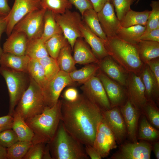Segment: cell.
Returning a JSON list of instances; mask_svg holds the SVG:
<instances>
[{
  "label": "cell",
  "instance_id": "cell-29",
  "mask_svg": "<svg viewBox=\"0 0 159 159\" xmlns=\"http://www.w3.org/2000/svg\"><path fill=\"white\" fill-rule=\"evenodd\" d=\"M25 55L37 59L49 55L45 42L41 38L28 39Z\"/></svg>",
  "mask_w": 159,
  "mask_h": 159
},
{
  "label": "cell",
  "instance_id": "cell-5",
  "mask_svg": "<svg viewBox=\"0 0 159 159\" xmlns=\"http://www.w3.org/2000/svg\"><path fill=\"white\" fill-rule=\"evenodd\" d=\"M46 107L41 88L30 77L29 85L14 110L26 121L42 113Z\"/></svg>",
  "mask_w": 159,
  "mask_h": 159
},
{
  "label": "cell",
  "instance_id": "cell-33",
  "mask_svg": "<svg viewBox=\"0 0 159 159\" xmlns=\"http://www.w3.org/2000/svg\"><path fill=\"white\" fill-rule=\"evenodd\" d=\"M27 73L42 89L48 81L43 68L38 59H31L28 66Z\"/></svg>",
  "mask_w": 159,
  "mask_h": 159
},
{
  "label": "cell",
  "instance_id": "cell-55",
  "mask_svg": "<svg viewBox=\"0 0 159 159\" xmlns=\"http://www.w3.org/2000/svg\"><path fill=\"white\" fill-rule=\"evenodd\" d=\"M42 159H52L48 143H47L46 145Z\"/></svg>",
  "mask_w": 159,
  "mask_h": 159
},
{
  "label": "cell",
  "instance_id": "cell-10",
  "mask_svg": "<svg viewBox=\"0 0 159 159\" xmlns=\"http://www.w3.org/2000/svg\"><path fill=\"white\" fill-rule=\"evenodd\" d=\"M40 0H14L13 6L5 18L8 36L16 24L29 13L42 8Z\"/></svg>",
  "mask_w": 159,
  "mask_h": 159
},
{
  "label": "cell",
  "instance_id": "cell-1",
  "mask_svg": "<svg viewBox=\"0 0 159 159\" xmlns=\"http://www.w3.org/2000/svg\"><path fill=\"white\" fill-rule=\"evenodd\" d=\"M62 100L61 121L66 130L83 145L93 146L101 110L83 94L73 102Z\"/></svg>",
  "mask_w": 159,
  "mask_h": 159
},
{
  "label": "cell",
  "instance_id": "cell-46",
  "mask_svg": "<svg viewBox=\"0 0 159 159\" xmlns=\"http://www.w3.org/2000/svg\"><path fill=\"white\" fill-rule=\"evenodd\" d=\"M69 1L72 5H74L78 10L81 16L86 10L93 8L91 2L89 0H69Z\"/></svg>",
  "mask_w": 159,
  "mask_h": 159
},
{
  "label": "cell",
  "instance_id": "cell-40",
  "mask_svg": "<svg viewBox=\"0 0 159 159\" xmlns=\"http://www.w3.org/2000/svg\"><path fill=\"white\" fill-rule=\"evenodd\" d=\"M93 146L96 149L102 158L107 157L111 150L107 137L97 128Z\"/></svg>",
  "mask_w": 159,
  "mask_h": 159
},
{
  "label": "cell",
  "instance_id": "cell-25",
  "mask_svg": "<svg viewBox=\"0 0 159 159\" xmlns=\"http://www.w3.org/2000/svg\"><path fill=\"white\" fill-rule=\"evenodd\" d=\"M12 129L17 135L19 141L31 142L34 133L25 120L16 112L14 111Z\"/></svg>",
  "mask_w": 159,
  "mask_h": 159
},
{
  "label": "cell",
  "instance_id": "cell-56",
  "mask_svg": "<svg viewBox=\"0 0 159 159\" xmlns=\"http://www.w3.org/2000/svg\"><path fill=\"white\" fill-rule=\"evenodd\" d=\"M153 150L156 158L159 159V142H155L153 146Z\"/></svg>",
  "mask_w": 159,
  "mask_h": 159
},
{
  "label": "cell",
  "instance_id": "cell-2",
  "mask_svg": "<svg viewBox=\"0 0 159 159\" xmlns=\"http://www.w3.org/2000/svg\"><path fill=\"white\" fill-rule=\"evenodd\" d=\"M62 100L51 107H46L41 113L25 121L34 135L32 144L48 143L53 138L61 120Z\"/></svg>",
  "mask_w": 159,
  "mask_h": 159
},
{
  "label": "cell",
  "instance_id": "cell-8",
  "mask_svg": "<svg viewBox=\"0 0 159 159\" xmlns=\"http://www.w3.org/2000/svg\"><path fill=\"white\" fill-rule=\"evenodd\" d=\"M46 10L42 8L27 14L16 24L13 30L24 33L28 39L41 38Z\"/></svg>",
  "mask_w": 159,
  "mask_h": 159
},
{
  "label": "cell",
  "instance_id": "cell-18",
  "mask_svg": "<svg viewBox=\"0 0 159 159\" xmlns=\"http://www.w3.org/2000/svg\"><path fill=\"white\" fill-rule=\"evenodd\" d=\"M97 64L101 71L125 87L128 72L110 56L108 55L99 60Z\"/></svg>",
  "mask_w": 159,
  "mask_h": 159
},
{
  "label": "cell",
  "instance_id": "cell-21",
  "mask_svg": "<svg viewBox=\"0 0 159 159\" xmlns=\"http://www.w3.org/2000/svg\"><path fill=\"white\" fill-rule=\"evenodd\" d=\"M72 50L73 58L76 64H97L99 60L95 57L90 47L82 37L76 40Z\"/></svg>",
  "mask_w": 159,
  "mask_h": 159
},
{
  "label": "cell",
  "instance_id": "cell-38",
  "mask_svg": "<svg viewBox=\"0 0 159 159\" xmlns=\"http://www.w3.org/2000/svg\"><path fill=\"white\" fill-rule=\"evenodd\" d=\"M141 112L152 125L159 129V110L155 102L148 100L142 108Z\"/></svg>",
  "mask_w": 159,
  "mask_h": 159
},
{
  "label": "cell",
  "instance_id": "cell-58",
  "mask_svg": "<svg viewBox=\"0 0 159 159\" xmlns=\"http://www.w3.org/2000/svg\"><path fill=\"white\" fill-rule=\"evenodd\" d=\"M141 0H137L135 3V4L137 5Z\"/></svg>",
  "mask_w": 159,
  "mask_h": 159
},
{
  "label": "cell",
  "instance_id": "cell-6",
  "mask_svg": "<svg viewBox=\"0 0 159 159\" xmlns=\"http://www.w3.org/2000/svg\"><path fill=\"white\" fill-rule=\"evenodd\" d=\"M0 74L6 82L9 97L8 115H12L23 95L28 88L30 77L27 72L0 67Z\"/></svg>",
  "mask_w": 159,
  "mask_h": 159
},
{
  "label": "cell",
  "instance_id": "cell-14",
  "mask_svg": "<svg viewBox=\"0 0 159 159\" xmlns=\"http://www.w3.org/2000/svg\"><path fill=\"white\" fill-rule=\"evenodd\" d=\"M103 118L113 133L116 143L120 144L127 135L126 125L119 107L101 110Z\"/></svg>",
  "mask_w": 159,
  "mask_h": 159
},
{
  "label": "cell",
  "instance_id": "cell-30",
  "mask_svg": "<svg viewBox=\"0 0 159 159\" xmlns=\"http://www.w3.org/2000/svg\"><path fill=\"white\" fill-rule=\"evenodd\" d=\"M69 44L61 50L57 60L60 70L69 73L76 69Z\"/></svg>",
  "mask_w": 159,
  "mask_h": 159
},
{
  "label": "cell",
  "instance_id": "cell-22",
  "mask_svg": "<svg viewBox=\"0 0 159 159\" xmlns=\"http://www.w3.org/2000/svg\"><path fill=\"white\" fill-rule=\"evenodd\" d=\"M139 75L145 87V95L147 100L153 101L158 104L159 86L156 83L147 64H144Z\"/></svg>",
  "mask_w": 159,
  "mask_h": 159
},
{
  "label": "cell",
  "instance_id": "cell-35",
  "mask_svg": "<svg viewBox=\"0 0 159 159\" xmlns=\"http://www.w3.org/2000/svg\"><path fill=\"white\" fill-rule=\"evenodd\" d=\"M159 137V130L153 127L143 115L140 121L138 138L143 140L156 141Z\"/></svg>",
  "mask_w": 159,
  "mask_h": 159
},
{
  "label": "cell",
  "instance_id": "cell-52",
  "mask_svg": "<svg viewBox=\"0 0 159 159\" xmlns=\"http://www.w3.org/2000/svg\"><path fill=\"white\" fill-rule=\"evenodd\" d=\"M8 0H0V16H6L11 8L8 3Z\"/></svg>",
  "mask_w": 159,
  "mask_h": 159
},
{
  "label": "cell",
  "instance_id": "cell-19",
  "mask_svg": "<svg viewBox=\"0 0 159 159\" xmlns=\"http://www.w3.org/2000/svg\"><path fill=\"white\" fill-rule=\"evenodd\" d=\"M28 39L24 33L13 30L3 44V52L19 56L25 55Z\"/></svg>",
  "mask_w": 159,
  "mask_h": 159
},
{
  "label": "cell",
  "instance_id": "cell-12",
  "mask_svg": "<svg viewBox=\"0 0 159 159\" xmlns=\"http://www.w3.org/2000/svg\"><path fill=\"white\" fill-rule=\"evenodd\" d=\"M152 146L143 141L122 144L117 151L110 157L112 159H150Z\"/></svg>",
  "mask_w": 159,
  "mask_h": 159
},
{
  "label": "cell",
  "instance_id": "cell-9",
  "mask_svg": "<svg viewBox=\"0 0 159 159\" xmlns=\"http://www.w3.org/2000/svg\"><path fill=\"white\" fill-rule=\"evenodd\" d=\"M74 82L69 73L61 70L54 78L48 81L42 89L46 107H51L55 105L64 88L73 85Z\"/></svg>",
  "mask_w": 159,
  "mask_h": 159
},
{
  "label": "cell",
  "instance_id": "cell-57",
  "mask_svg": "<svg viewBox=\"0 0 159 159\" xmlns=\"http://www.w3.org/2000/svg\"><path fill=\"white\" fill-rule=\"evenodd\" d=\"M6 153V148L0 145V159H7Z\"/></svg>",
  "mask_w": 159,
  "mask_h": 159
},
{
  "label": "cell",
  "instance_id": "cell-11",
  "mask_svg": "<svg viewBox=\"0 0 159 159\" xmlns=\"http://www.w3.org/2000/svg\"><path fill=\"white\" fill-rule=\"evenodd\" d=\"M81 89L82 94L101 110H107L111 108L103 85L96 75L83 84Z\"/></svg>",
  "mask_w": 159,
  "mask_h": 159
},
{
  "label": "cell",
  "instance_id": "cell-26",
  "mask_svg": "<svg viewBox=\"0 0 159 159\" xmlns=\"http://www.w3.org/2000/svg\"><path fill=\"white\" fill-rule=\"evenodd\" d=\"M82 16L83 22L93 32L102 40H107L100 24L97 13L93 8L85 10Z\"/></svg>",
  "mask_w": 159,
  "mask_h": 159
},
{
  "label": "cell",
  "instance_id": "cell-54",
  "mask_svg": "<svg viewBox=\"0 0 159 159\" xmlns=\"http://www.w3.org/2000/svg\"><path fill=\"white\" fill-rule=\"evenodd\" d=\"M6 16H0V42L1 36L2 33L5 32L6 26L7 22ZM3 53L2 49L1 48L0 43V57Z\"/></svg>",
  "mask_w": 159,
  "mask_h": 159
},
{
  "label": "cell",
  "instance_id": "cell-51",
  "mask_svg": "<svg viewBox=\"0 0 159 159\" xmlns=\"http://www.w3.org/2000/svg\"><path fill=\"white\" fill-rule=\"evenodd\" d=\"M85 151L88 156L91 159H101L102 158L96 149L90 145H85Z\"/></svg>",
  "mask_w": 159,
  "mask_h": 159
},
{
  "label": "cell",
  "instance_id": "cell-47",
  "mask_svg": "<svg viewBox=\"0 0 159 159\" xmlns=\"http://www.w3.org/2000/svg\"><path fill=\"white\" fill-rule=\"evenodd\" d=\"M146 64L149 67L156 83L159 86V57L150 60Z\"/></svg>",
  "mask_w": 159,
  "mask_h": 159
},
{
  "label": "cell",
  "instance_id": "cell-24",
  "mask_svg": "<svg viewBox=\"0 0 159 159\" xmlns=\"http://www.w3.org/2000/svg\"><path fill=\"white\" fill-rule=\"evenodd\" d=\"M136 45L139 57L143 64L159 57V42L139 40Z\"/></svg>",
  "mask_w": 159,
  "mask_h": 159
},
{
  "label": "cell",
  "instance_id": "cell-44",
  "mask_svg": "<svg viewBox=\"0 0 159 159\" xmlns=\"http://www.w3.org/2000/svg\"><path fill=\"white\" fill-rule=\"evenodd\" d=\"M46 144L39 143L32 144L23 159H42Z\"/></svg>",
  "mask_w": 159,
  "mask_h": 159
},
{
  "label": "cell",
  "instance_id": "cell-4",
  "mask_svg": "<svg viewBox=\"0 0 159 159\" xmlns=\"http://www.w3.org/2000/svg\"><path fill=\"white\" fill-rule=\"evenodd\" d=\"M52 159H88L82 144L71 135L61 121L48 143Z\"/></svg>",
  "mask_w": 159,
  "mask_h": 159
},
{
  "label": "cell",
  "instance_id": "cell-17",
  "mask_svg": "<svg viewBox=\"0 0 159 159\" xmlns=\"http://www.w3.org/2000/svg\"><path fill=\"white\" fill-rule=\"evenodd\" d=\"M127 129V135L132 142H137V131L141 111L137 109L128 99L119 107Z\"/></svg>",
  "mask_w": 159,
  "mask_h": 159
},
{
  "label": "cell",
  "instance_id": "cell-42",
  "mask_svg": "<svg viewBox=\"0 0 159 159\" xmlns=\"http://www.w3.org/2000/svg\"><path fill=\"white\" fill-rule=\"evenodd\" d=\"M137 0H112L116 16L121 21L126 13L131 9V6Z\"/></svg>",
  "mask_w": 159,
  "mask_h": 159
},
{
  "label": "cell",
  "instance_id": "cell-45",
  "mask_svg": "<svg viewBox=\"0 0 159 159\" xmlns=\"http://www.w3.org/2000/svg\"><path fill=\"white\" fill-rule=\"evenodd\" d=\"M97 129L102 132L108 139L111 150L117 147L115 135L103 118L98 123Z\"/></svg>",
  "mask_w": 159,
  "mask_h": 159
},
{
  "label": "cell",
  "instance_id": "cell-49",
  "mask_svg": "<svg viewBox=\"0 0 159 159\" xmlns=\"http://www.w3.org/2000/svg\"><path fill=\"white\" fill-rule=\"evenodd\" d=\"M13 118L12 115L0 117V132L8 129H12Z\"/></svg>",
  "mask_w": 159,
  "mask_h": 159
},
{
  "label": "cell",
  "instance_id": "cell-27",
  "mask_svg": "<svg viewBox=\"0 0 159 159\" xmlns=\"http://www.w3.org/2000/svg\"><path fill=\"white\" fill-rule=\"evenodd\" d=\"M150 11L148 10L136 11L131 9L120 21L121 27H127L138 25L145 26Z\"/></svg>",
  "mask_w": 159,
  "mask_h": 159
},
{
  "label": "cell",
  "instance_id": "cell-15",
  "mask_svg": "<svg viewBox=\"0 0 159 159\" xmlns=\"http://www.w3.org/2000/svg\"><path fill=\"white\" fill-rule=\"evenodd\" d=\"M97 13L101 27L107 37L117 36L121 27V21L115 14L112 3L107 2Z\"/></svg>",
  "mask_w": 159,
  "mask_h": 159
},
{
  "label": "cell",
  "instance_id": "cell-3",
  "mask_svg": "<svg viewBox=\"0 0 159 159\" xmlns=\"http://www.w3.org/2000/svg\"><path fill=\"white\" fill-rule=\"evenodd\" d=\"M107 38L104 44L108 55L128 72L139 75L144 64L139 57L136 44L117 36Z\"/></svg>",
  "mask_w": 159,
  "mask_h": 159
},
{
  "label": "cell",
  "instance_id": "cell-53",
  "mask_svg": "<svg viewBox=\"0 0 159 159\" xmlns=\"http://www.w3.org/2000/svg\"><path fill=\"white\" fill-rule=\"evenodd\" d=\"M91 2L94 9L98 12L108 1L112 2V0H89Z\"/></svg>",
  "mask_w": 159,
  "mask_h": 159
},
{
  "label": "cell",
  "instance_id": "cell-34",
  "mask_svg": "<svg viewBox=\"0 0 159 159\" xmlns=\"http://www.w3.org/2000/svg\"><path fill=\"white\" fill-rule=\"evenodd\" d=\"M69 44L63 34L55 35L45 42L49 55L56 59L61 49Z\"/></svg>",
  "mask_w": 159,
  "mask_h": 159
},
{
  "label": "cell",
  "instance_id": "cell-43",
  "mask_svg": "<svg viewBox=\"0 0 159 159\" xmlns=\"http://www.w3.org/2000/svg\"><path fill=\"white\" fill-rule=\"evenodd\" d=\"M18 141L17 135L12 129L0 132V145L3 147L8 148Z\"/></svg>",
  "mask_w": 159,
  "mask_h": 159
},
{
  "label": "cell",
  "instance_id": "cell-32",
  "mask_svg": "<svg viewBox=\"0 0 159 159\" xmlns=\"http://www.w3.org/2000/svg\"><path fill=\"white\" fill-rule=\"evenodd\" d=\"M99 70V67L97 64H90L81 69H76L69 73V74L73 82L83 84L95 75Z\"/></svg>",
  "mask_w": 159,
  "mask_h": 159
},
{
  "label": "cell",
  "instance_id": "cell-20",
  "mask_svg": "<svg viewBox=\"0 0 159 159\" xmlns=\"http://www.w3.org/2000/svg\"><path fill=\"white\" fill-rule=\"evenodd\" d=\"M82 37L90 47L99 60L109 55L104 44L105 40L98 37L83 22L80 26Z\"/></svg>",
  "mask_w": 159,
  "mask_h": 159
},
{
  "label": "cell",
  "instance_id": "cell-23",
  "mask_svg": "<svg viewBox=\"0 0 159 159\" xmlns=\"http://www.w3.org/2000/svg\"><path fill=\"white\" fill-rule=\"evenodd\" d=\"M30 59L26 55L19 56L3 52L0 57V65L1 67L14 70L27 72Z\"/></svg>",
  "mask_w": 159,
  "mask_h": 159
},
{
  "label": "cell",
  "instance_id": "cell-28",
  "mask_svg": "<svg viewBox=\"0 0 159 159\" xmlns=\"http://www.w3.org/2000/svg\"><path fill=\"white\" fill-rule=\"evenodd\" d=\"M43 33L41 39L45 42L52 37L63 34L62 31L55 20L54 14L46 9L44 15Z\"/></svg>",
  "mask_w": 159,
  "mask_h": 159
},
{
  "label": "cell",
  "instance_id": "cell-36",
  "mask_svg": "<svg viewBox=\"0 0 159 159\" xmlns=\"http://www.w3.org/2000/svg\"><path fill=\"white\" fill-rule=\"evenodd\" d=\"M42 8L54 14H62L70 9L72 5L69 0H40Z\"/></svg>",
  "mask_w": 159,
  "mask_h": 159
},
{
  "label": "cell",
  "instance_id": "cell-39",
  "mask_svg": "<svg viewBox=\"0 0 159 159\" xmlns=\"http://www.w3.org/2000/svg\"><path fill=\"white\" fill-rule=\"evenodd\" d=\"M38 60L43 68L48 81L54 78L60 71L57 59L49 55Z\"/></svg>",
  "mask_w": 159,
  "mask_h": 159
},
{
  "label": "cell",
  "instance_id": "cell-7",
  "mask_svg": "<svg viewBox=\"0 0 159 159\" xmlns=\"http://www.w3.org/2000/svg\"><path fill=\"white\" fill-rule=\"evenodd\" d=\"M54 15L56 21L72 50L77 39L82 37L80 26L83 21L81 14L68 9L62 14Z\"/></svg>",
  "mask_w": 159,
  "mask_h": 159
},
{
  "label": "cell",
  "instance_id": "cell-16",
  "mask_svg": "<svg viewBox=\"0 0 159 159\" xmlns=\"http://www.w3.org/2000/svg\"><path fill=\"white\" fill-rule=\"evenodd\" d=\"M125 87L128 99L141 111L148 100L145 96L144 85L139 75L128 72Z\"/></svg>",
  "mask_w": 159,
  "mask_h": 159
},
{
  "label": "cell",
  "instance_id": "cell-41",
  "mask_svg": "<svg viewBox=\"0 0 159 159\" xmlns=\"http://www.w3.org/2000/svg\"><path fill=\"white\" fill-rule=\"evenodd\" d=\"M152 8L145 26L144 33L159 28V1L153 0L150 4Z\"/></svg>",
  "mask_w": 159,
  "mask_h": 159
},
{
  "label": "cell",
  "instance_id": "cell-48",
  "mask_svg": "<svg viewBox=\"0 0 159 159\" xmlns=\"http://www.w3.org/2000/svg\"><path fill=\"white\" fill-rule=\"evenodd\" d=\"M139 40L156 42H159V28L144 33L140 37Z\"/></svg>",
  "mask_w": 159,
  "mask_h": 159
},
{
  "label": "cell",
  "instance_id": "cell-50",
  "mask_svg": "<svg viewBox=\"0 0 159 159\" xmlns=\"http://www.w3.org/2000/svg\"><path fill=\"white\" fill-rule=\"evenodd\" d=\"M79 95L76 89L73 87H69L64 92L63 99L69 102H73L77 99Z\"/></svg>",
  "mask_w": 159,
  "mask_h": 159
},
{
  "label": "cell",
  "instance_id": "cell-37",
  "mask_svg": "<svg viewBox=\"0 0 159 159\" xmlns=\"http://www.w3.org/2000/svg\"><path fill=\"white\" fill-rule=\"evenodd\" d=\"M32 145L31 142L18 141L6 148V159H23Z\"/></svg>",
  "mask_w": 159,
  "mask_h": 159
},
{
  "label": "cell",
  "instance_id": "cell-31",
  "mask_svg": "<svg viewBox=\"0 0 159 159\" xmlns=\"http://www.w3.org/2000/svg\"><path fill=\"white\" fill-rule=\"evenodd\" d=\"M146 27L136 25L127 27H121L118 31L117 36L126 42L137 44L140 36L144 33Z\"/></svg>",
  "mask_w": 159,
  "mask_h": 159
},
{
  "label": "cell",
  "instance_id": "cell-13",
  "mask_svg": "<svg viewBox=\"0 0 159 159\" xmlns=\"http://www.w3.org/2000/svg\"><path fill=\"white\" fill-rule=\"evenodd\" d=\"M97 72L96 76L103 85L111 108L124 104L128 100L125 87L109 77L99 69Z\"/></svg>",
  "mask_w": 159,
  "mask_h": 159
}]
</instances>
